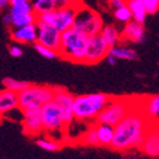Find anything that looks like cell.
Wrapping results in <instances>:
<instances>
[{
	"mask_svg": "<svg viewBox=\"0 0 159 159\" xmlns=\"http://www.w3.org/2000/svg\"><path fill=\"white\" fill-rule=\"evenodd\" d=\"M153 123L143 114L140 107L134 108L133 106L129 113L114 126V136L110 147L118 151H125L133 148L140 149L144 136Z\"/></svg>",
	"mask_w": 159,
	"mask_h": 159,
	"instance_id": "1",
	"label": "cell"
},
{
	"mask_svg": "<svg viewBox=\"0 0 159 159\" xmlns=\"http://www.w3.org/2000/svg\"><path fill=\"white\" fill-rule=\"evenodd\" d=\"M111 97L105 93H88L74 97L73 115L76 120H92L107 106Z\"/></svg>",
	"mask_w": 159,
	"mask_h": 159,
	"instance_id": "2",
	"label": "cell"
},
{
	"mask_svg": "<svg viewBox=\"0 0 159 159\" xmlns=\"http://www.w3.org/2000/svg\"><path fill=\"white\" fill-rule=\"evenodd\" d=\"M88 37L74 27L61 32L58 56L72 63L83 64Z\"/></svg>",
	"mask_w": 159,
	"mask_h": 159,
	"instance_id": "3",
	"label": "cell"
},
{
	"mask_svg": "<svg viewBox=\"0 0 159 159\" xmlns=\"http://www.w3.org/2000/svg\"><path fill=\"white\" fill-rule=\"evenodd\" d=\"M103 20L100 14L92 8L85 6L82 3L81 6H77L76 15L74 20L73 27L80 31L86 37H93L100 34L103 27Z\"/></svg>",
	"mask_w": 159,
	"mask_h": 159,
	"instance_id": "4",
	"label": "cell"
},
{
	"mask_svg": "<svg viewBox=\"0 0 159 159\" xmlns=\"http://www.w3.org/2000/svg\"><path fill=\"white\" fill-rule=\"evenodd\" d=\"M53 93L52 86L30 84L26 89L17 94L18 107L22 110L29 108H41L42 105L52 100Z\"/></svg>",
	"mask_w": 159,
	"mask_h": 159,
	"instance_id": "5",
	"label": "cell"
},
{
	"mask_svg": "<svg viewBox=\"0 0 159 159\" xmlns=\"http://www.w3.org/2000/svg\"><path fill=\"white\" fill-rule=\"evenodd\" d=\"M76 9L77 6H73V5H68V6L61 7V8H56L51 11L38 15L37 20H41L43 23L49 24L61 33L64 31L73 27Z\"/></svg>",
	"mask_w": 159,
	"mask_h": 159,
	"instance_id": "6",
	"label": "cell"
},
{
	"mask_svg": "<svg viewBox=\"0 0 159 159\" xmlns=\"http://www.w3.org/2000/svg\"><path fill=\"white\" fill-rule=\"evenodd\" d=\"M133 108V103L131 100L124 98H111L107 106L101 110V113L97 116V123L107 124L110 126L117 125L124 117L129 113Z\"/></svg>",
	"mask_w": 159,
	"mask_h": 159,
	"instance_id": "7",
	"label": "cell"
},
{
	"mask_svg": "<svg viewBox=\"0 0 159 159\" xmlns=\"http://www.w3.org/2000/svg\"><path fill=\"white\" fill-rule=\"evenodd\" d=\"M8 14L11 18V29L37 23V14L30 0H9Z\"/></svg>",
	"mask_w": 159,
	"mask_h": 159,
	"instance_id": "8",
	"label": "cell"
},
{
	"mask_svg": "<svg viewBox=\"0 0 159 159\" xmlns=\"http://www.w3.org/2000/svg\"><path fill=\"white\" fill-rule=\"evenodd\" d=\"M40 118H41L42 129L47 133H57L65 129L61 110L53 100L48 101L41 106Z\"/></svg>",
	"mask_w": 159,
	"mask_h": 159,
	"instance_id": "9",
	"label": "cell"
},
{
	"mask_svg": "<svg viewBox=\"0 0 159 159\" xmlns=\"http://www.w3.org/2000/svg\"><path fill=\"white\" fill-rule=\"evenodd\" d=\"M108 50H109V47L105 43L99 34L93 37H88L83 64H89V65L98 64L106 58V56L108 55Z\"/></svg>",
	"mask_w": 159,
	"mask_h": 159,
	"instance_id": "10",
	"label": "cell"
},
{
	"mask_svg": "<svg viewBox=\"0 0 159 159\" xmlns=\"http://www.w3.org/2000/svg\"><path fill=\"white\" fill-rule=\"evenodd\" d=\"M35 24H37L38 29L37 43L58 52L61 33L58 30H56L55 27L51 26V25L43 23L41 20H37Z\"/></svg>",
	"mask_w": 159,
	"mask_h": 159,
	"instance_id": "11",
	"label": "cell"
},
{
	"mask_svg": "<svg viewBox=\"0 0 159 159\" xmlns=\"http://www.w3.org/2000/svg\"><path fill=\"white\" fill-rule=\"evenodd\" d=\"M53 98L52 100L59 106L61 114H63V122L65 127L72 124L74 120L73 115V101L74 96L67 90L63 88H53Z\"/></svg>",
	"mask_w": 159,
	"mask_h": 159,
	"instance_id": "12",
	"label": "cell"
},
{
	"mask_svg": "<svg viewBox=\"0 0 159 159\" xmlns=\"http://www.w3.org/2000/svg\"><path fill=\"white\" fill-rule=\"evenodd\" d=\"M120 39H124L135 44L146 42L147 35L144 25L138 23L135 20H129V23L124 24V27L120 32Z\"/></svg>",
	"mask_w": 159,
	"mask_h": 159,
	"instance_id": "13",
	"label": "cell"
},
{
	"mask_svg": "<svg viewBox=\"0 0 159 159\" xmlns=\"http://www.w3.org/2000/svg\"><path fill=\"white\" fill-rule=\"evenodd\" d=\"M23 129L29 135H38L42 132V124L40 118V108H29L22 110Z\"/></svg>",
	"mask_w": 159,
	"mask_h": 159,
	"instance_id": "14",
	"label": "cell"
},
{
	"mask_svg": "<svg viewBox=\"0 0 159 159\" xmlns=\"http://www.w3.org/2000/svg\"><path fill=\"white\" fill-rule=\"evenodd\" d=\"M38 29L37 24H30L25 26L14 27L10 30V38L20 44H34L37 42Z\"/></svg>",
	"mask_w": 159,
	"mask_h": 159,
	"instance_id": "15",
	"label": "cell"
},
{
	"mask_svg": "<svg viewBox=\"0 0 159 159\" xmlns=\"http://www.w3.org/2000/svg\"><path fill=\"white\" fill-rule=\"evenodd\" d=\"M141 151L149 157H159V133L155 129V123L144 136L142 144L140 147Z\"/></svg>",
	"mask_w": 159,
	"mask_h": 159,
	"instance_id": "16",
	"label": "cell"
},
{
	"mask_svg": "<svg viewBox=\"0 0 159 159\" xmlns=\"http://www.w3.org/2000/svg\"><path fill=\"white\" fill-rule=\"evenodd\" d=\"M18 108V98L17 93L11 92L3 88L0 90V118L6 116L7 114Z\"/></svg>",
	"mask_w": 159,
	"mask_h": 159,
	"instance_id": "17",
	"label": "cell"
},
{
	"mask_svg": "<svg viewBox=\"0 0 159 159\" xmlns=\"http://www.w3.org/2000/svg\"><path fill=\"white\" fill-rule=\"evenodd\" d=\"M33 11L38 15L48 13L56 8H61L70 5L68 0H30Z\"/></svg>",
	"mask_w": 159,
	"mask_h": 159,
	"instance_id": "18",
	"label": "cell"
},
{
	"mask_svg": "<svg viewBox=\"0 0 159 159\" xmlns=\"http://www.w3.org/2000/svg\"><path fill=\"white\" fill-rule=\"evenodd\" d=\"M143 114L146 115L151 122L159 120V94L149 97L143 101L141 107Z\"/></svg>",
	"mask_w": 159,
	"mask_h": 159,
	"instance_id": "19",
	"label": "cell"
},
{
	"mask_svg": "<svg viewBox=\"0 0 159 159\" xmlns=\"http://www.w3.org/2000/svg\"><path fill=\"white\" fill-rule=\"evenodd\" d=\"M126 6L131 11L132 20H135L138 23L144 24L148 16V13L146 10V7L143 5L142 0H129L126 2Z\"/></svg>",
	"mask_w": 159,
	"mask_h": 159,
	"instance_id": "20",
	"label": "cell"
},
{
	"mask_svg": "<svg viewBox=\"0 0 159 159\" xmlns=\"http://www.w3.org/2000/svg\"><path fill=\"white\" fill-rule=\"evenodd\" d=\"M108 55L115 57L116 59H123V60H135L138 58V52L135 50L125 44H116L111 47L108 50Z\"/></svg>",
	"mask_w": 159,
	"mask_h": 159,
	"instance_id": "21",
	"label": "cell"
},
{
	"mask_svg": "<svg viewBox=\"0 0 159 159\" xmlns=\"http://www.w3.org/2000/svg\"><path fill=\"white\" fill-rule=\"evenodd\" d=\"M99 35L109 48L118 44L119 41H120V31L113 24L103 25Z\"/></svg>",
	"mask_w": 159,
	"mask_h": 159,
	"instance_id": "22",
	"label": "cell"
},
{
	"mask_svg": "<svg viewBox=\"0 0 159 159\" xmlns=\"http://www.w3.org/2000/svg\"><path fill=\"white\" fill-rule=\"evenodd\" d=\"M94 127H96L99 146L110 147V143L113 141V136H114V126L97 123L96 125H94Z\"/></svg>",
	"mask_w": 159,
	"mask_h": 159,
	"instance_id": "23",
	"label": "cell"
},
{
	"mask_svg": "<svg viewBox=\"0 0 159 159\" xmlns=\"http://www.w3.org/2000/svg\"><path fill=\"white\" fill-rule=\"evenodd\" d=\"M31 83L27 81H22V80H17L14 77H5L2 80V85L5 89L9 90L11 92L18 93L22 92L23 90H25L27 86L30 85Z\"/></svg>",
	"mask_w": 159,
	"mask_h": 159,
	"instance_id": "24",
	"label": "cell"
},
{
	"mask_svg": "<svg viewBox=\"0 0 159 159\" xmlns=\"http://www.w3.org/2000/svg\"><path fill=\"white\" fill-rule=\"evenodd\" d=\"M114 17L117 22L122 24H126L129 23V20H132V15H131V11L126 6V3L124 6L117 8V9H114Z\"/></svg>",
	"mask_w": 159,
	"mask_h": 159,
	"instance_id": "25",
	"label": "cell"
},
{
	"mask_svg": "<svg viewBox=\"0 0 159 159\" xmlns=\"http://www.w3.org/2000/svg\"><path fill=\"white\" fill-rule=\"evenodd\" d=\"M37 146L41 148L42 150L49 151V152H55L57 150H59L60 146L59 143L51 139H46V138H40L37 140Z\"/></svg>",
	"mask_w": 159,
	"mask_h": 159,
	"instance_id": "26",
	"label": "cell"
},
{
	"mask_svg": "<svg viewBox=\"0 0 159 159\" xmlns=\"http://www.w3.org/2000/svg\"><path fill=\"white\" fill-rule=\"evenodd\" d=\"M82 142L84 143V144H88V146H99L94 125L89 127V129L84 132V134L82 135Z\"/></svg>",
	"mask_w": 159,
	"mask_h": 159,
	"instance_id": "27",
	"label": "cell"
},
{
	"mask_svg": "<svg viewBox=\"0 0 159 159\" xmlns=\"http://www.w3.org/2000/svg\"><path fill=\"white\" fill-rule=\"evenodd\" d=\"M34 49L39 53L40 56H42L43 58H47V59H55L56 57H58V52L55 51V50H51L49 48H47L44 46H41L39 43H34Z\"/></svg>",
	"mask_w": 159,
	"mask_h": 159,
	"instance_id": "28",
	"label": "cell"
},
{
	"mask_svg": "<svg viewBox=\"0 0 159 159\" xmlns=\"http://www.w3.org/2000/svg\"><path fill=\"white\" fill-rule=\"evenodd\" d=\"M142 1L148 14L155 15L157 11H159V0H142Z\"/></svg>",
	"mask_w": 159,
	"mask_h": 159,
	"instance_id": "29",
	"label": "cell"
},
{
	"mask_svg": "<svg viewBox=\"0 0 159 159\" xmlns=\"http://www.w3.org/2000/svg\"><path fill=\"white\" fill-rule=\"evenodd\" d=\"M23 53H24L23 49L20 46L15 44V46H11L9 48V55L11 57H14V58H20V57L23 56Z\"/></svg>",
	"mask_w": 159,
	"mask_h": 159,
	"instance_id": "30",
	"label": "cell"
},
{
	"mask_svg": "<svg viewBox=\"0 0 159 159\" xmlns=\"http://www.w3.org/2000/svg\"><path fill=\"white\" fill-rule=\"evenodd\" d=\"M107 1L109 2V5L111 6L113 9H117V8L124 6V5L126 3L124 0H107Z\"/></svg>",
	"mask_w": 159,
	"mask_h": 159,
	"instance_id": "31",
	"label": "cell"
},
{
	"mask_svg": "<svg viewBox=\"0 0 159 159\" xmlns=\"http://www.w3.org/2000/svg\"><path fill=\"white\" fill-rule=\"evenodd\" d=\"M2 22H3V24H5L6 26L11 27V18H10L9 14H8V13H6L2 16Z\"/></svg>",
	"mask_w": 159,
	"mask_h": 159,
	"instance_id": "32",
	"label": "cell"
},
{
	"mask_svg": "<svg viewBox=\"0 0 159 159\" xmlns=\"http://www.w3.org/2000/svg\"><path fill=\"white\" fill-rule=\"evenodd\" d=\"M105 59H106L107 63L109 64V65H111V66L116 65V63H117V59H116V58H115V57H113V56H110V55H107Z\"/></svg>",
	"mask_w": 159,
	"mask_h": 159,
	"instance_id": "33",
	"label": "cell"
},
{
	"mask_svg": "<svg viewBox=\"0 0 159 159\" xmlns=\"http://www.w3.org/2000/svg\"><path fill=\"white\" fill-rule=\"evenodd\" d=\"M9 6V0H0V11L7 9Z\"/></svg>",
	"mask_w": 159,
	"mask_h": 159,
	"instance_id": "34",
	"label": "cell"
},
{
	"mask_svg": "<svg viewBox=\"0 0 159 159\" xmlns=\"http://www.w3.org/2000/svg\"><path fill=\"white\" fill-rule=\"evenodd\" d=\"M70 5H73V6H81L83 3V0H68Z\"/></svg>",
	"mask_w": 159,
	"mask_h": 159,
	"instance_id": "35",
	"label": "cell"
},
{
	"mask_svg": "<svg viewBox=\"0 0 159 159\" xmlns=\"http://www.w3.org/2000/svg\"><path fill=\"white\" fill-rule=\"evenodd\" d=\"M155 129H156L157 132L159 133V120H158V122H155Z\"/></svg>",
	"mask_w": 159,
	"mask_h": 159,
	"instance_id": "36",
	"label": "cell"
},
{
	"mask_svg": "<svg viewBox=\"0 0 159 159\" xmlns=\"http://www.w3.org/2000/svg\"><path fill=\"white\" fill-rule=\"evenodd\" d=\"M124 1H125V2H127V1H129V0H124Z\"/></svg>",
	"mask_w": 159,
	"mask_h": 159,
	"instance_id": "37",
	"label": "cell"
}]
</instances>
